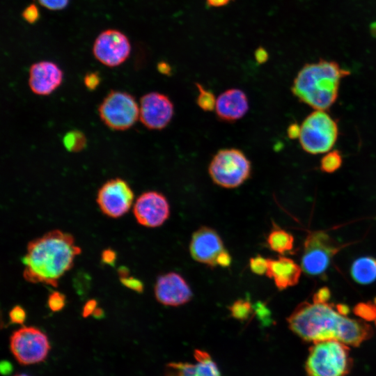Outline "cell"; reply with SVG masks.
<instances>
[{
	"label": "cell",
	"mask_w": 376,
	"mask_h": 376,
	"mask_svg": "<svg viewBox=\"0 0 376 376\" xmlns=\"http://www.w3.org/2000/svg\"><path fill=\"white\" fill-rule=\"evenodd\" d=\"M267 242L271 250L280 254H284L292 249L294 237L285 230L276 227L274 228L269 233Z\"/></svg>",
	"instance_id": "obj_21"
},
{
	"label": "cell",
	"mask_w": 376,
	"mask_h": 376,
	"mask_svg": "<svg viewBox=\"0 0 376 376\" xmlns=\"http://www.w3.org/2000/svg\"><path fill=\"white\" fill-rule=\"evenodd\" d=\"M118 272V274L120 275V278L127 276L129 274V270L125 267H120Z\"/></svg>",
	"instance_id": "obj_44"
},
{
	"label": "cell",
	"mask_w": 376,
	"mask_h": 376,
	"mask_svg": "<svg viewBox=\"0 0 376 376\" xmlns=\"http://www.w3.org/2000/svg\"><path fill=\"white\" fill-rule=\"evenodd\" d=\"M104 124L112 130L124 131L132 127L139 118V107L128 93L111 91L98 107Z\"/></svg>",
	"instance_id": "obj_7"
},
{
	"label": "cell",
	"mask_w": 376,
	"mask_h": 376,
	"mask_svg": "<svg viewBox=\"0 0 376 376\" xmlns=\"http://www.w3.org/2000/svg\"><path fill=\"white\" fill-rule=\"evenodd\" d=\"M224 249L220 235L207 226L196 230L189 243V252L193 259L212 267L216 266L217 257Z\"/></svg>",
	"instance_id": "obj_14"
},
{
	"label": "cell",
	"mask_w": 376,
	"mask_h": 376,
	"mask_svg": "<svg viewBox=\"0 0 376 376\" xmlns=\"http://www.w3.org/2000/svg\"><path fill=\"white\" fill-rule=\"evenodd\" d=\"M26 314L24 309L20 306H14L9 313L11 323L22 324L26 320Z\"/></svg>",
	"instance_id": "obj_31"
},
{
	"label": "cell",
	"mask_w": 376,
	"mask_h": 376,
	"mask_svg": "<svg viewBox=\"0 0 376 376\" xmlns=\"http://www.w3.org/2000/svg\"><path fill=\"white\" fill-rule=\"evenodd\" d=\"M196 86L198 95L196 104L205 111H211L215 109L217 99L214 94L210 90L205 89L201 84L197 83Z\"/></svg>",
	"instance_id": "obj_25"
},
{
	"label": "cell",
	"mask_w": 376,
	"mask_h": 376,
	"mask_svg": "<svg viewBox=\"0 0 376 376\" xmlns=\"http://www.w3.org/2000/svg\"><path fill=\"white\" fill-rule=\"evenodd\" d=\"M39 3L51 10H60L65 8L68 3L69 0H38Z\"/></svg>",
	"instance_id": "obj_32"
},
{
	"label": "cell",
	"mask_w": 376,
	"mask_h": 376,
	"mask_svg": "<svg viewBox=\"0 0 376 376\" xmlns=\"http://www.w3.org/2000/svg\"><path fill=\"white\" fill-rule=\"evenodd\" d=\"M63 143L69 152H79L86 146V138L84 134L79 130H71L63 138Z\"/></svg>",
	"instance_id": "obj_22"
},
{
	"label": "cell",
	"mask_w": 376,
	"mask_h": 376,
	"mask_svg": "<svg viewBox=\"0 0 376 376\" xmlns=\"http://www.w3.org/2000/svg\"><path fill=\"white\" fill-rule=\"evenodd\" d=\"M130 52L131 44L128 38L116 29H107L101 32L93 46L95 58L109 68L121 65L129 57Z\"/></svg>",
	"instance_id": "obj_11"
},
{
	"label": "cell",
	"mask_w": 376,
	"mask_h": 376,
	"mask_svg": "<svg viewBox=\"0 0 376 376\" xmlns=\"http://www.w3.org/2000/svg\"><path fill=\"white\" fill-rule=\"evenodd\" d=\"M63 73L57 64L42 61L31 65L29 74V86L38 95H48L62 83Z\"/></svg>",
	"instance_id": "obj_16"
},
{
	"label": "cell",
	"mask_w": 376,
	"mask_h": 376,
	"mask_svg": "<svg viewBox=\"0 0 376 376\" xmlns=\"http://www.w3.org/2000/svg\"><path fill=\"white\" fill-rule=\"evenodd\" d=\"M22 18L29 24L36 22L40 17V12L35 3L27 6L22 13Z\"/></svg>",
	"instance_id": "obj_29"
},
{
	"label": "cell",
	"mask_w": 376,
	"mask_h": 376,
	"mask_svg": "<svg viewBox=\"0 0 376 376\" xmlns=\"http://www.w3.org/2000/svg\"><path fill=\"white\" fill-rule=\"evenodd\" d=\"M103 315H104L103 310L102 308H98V307L96 308V309L95 310V311L93 313V315L95 318H102L103 316Z\"/></svg>",
	"instance_id": "obj_45"
},
{
	"label": "cell",
	"mask_w": 376,
	"mask_h": 376,
	"mask_svg": "<svg viewBox=\"0 0 376 376\" xmlns=\"http://www.w3.org/2000/svg\"><path fill=\"white\" fill-rule=\"evenodd\" d=\"M343 157L337 150H331L322 157L320 164V170L327 173H332L340 168Z\"/></svg>",
	"instance_id": "obj_23"
},
{
	"label": "cell",
	"mask_w": 376,
	"mask_h": 376,
	"mask_svg": "<svg viewBox=\"0 0 376 376\" xmlns=\"http://www.w3.org/2000/svg\"><path fill=\"white\" fill-rule=\"evenodd\" d=\"M336 308L340 314L345 316H346L350 313V310L348 306L343 304H337Z\"/></svg>",
	"instance_id": "obj_42"
},
{
	"label": "cell",
	"mask_w": 376,
	"mask_h": 376,
	"mask_svg": "<svg viewBox=\"0 0 376 376\" xmlns=\"http://www.w3.org/2000/svg\"><path fill=\"white\" fill-rule=\"evenodd\" d=\"M10 351L22 365L43 361L47 357L50 343L47 335L34 327H22L15 331L10 339Z\"/></svg>",
	"instance_id": "obj_8"
},
{
	"label": "cell",
	"mask_w": 376,
	"mask_h": 376,
	"mask_svg": "<svg viewBox=\"0 0 376 376\" xmlns=\"http://www.w3.org/2000/svg\"><path fill=\"white\" fill-rule=\"evenodd\" d=\"M133 212L139 224L155 228L162 226L169 217L170 205L162 193L148 191L137 198Z\"/></svg>",
	"instance_id": "obj_13"
},
{
	"label": "cell",
	"mask_w": 376,
	"mask_h": 376,
	"mask_svg": "<svg viewBox=\"0 0 376 376\" xmlns=\"http://www.w3.org/2000/svg\"><path fill=\"white\" fill-rule=\"evenodd\" d=\"M249 108V100L246 93L239 88H230L217 98L214 110L220 120L230 123L243 118Z\"/></svg>",
	"instance_id": "obj_18"
},
{
	"label": "cell",
	"mask_w": 376,
	"mask_h": 376,
	"mask_svg": "<svg viewBox=\"0 0 376 376\" xmlns=\"http://www.w3.org/2000/svg\"><path fill=\"white\" fill-rule=\"evenodd\" d=\"M174 114V105L166 95L150 92L141 97L139 119L148 129L161 130L171 121Z\"/></svg>",
	"instance_id": "obj_12"
},
{
	"label": "cell",
	"mask_w": 376,
	"mask_h": 376,
	"mask_svg": "<svg viewBox=\"0 0 376 376\" xmlns=\"http://www.w3.org/2000/svg\"><path fill=\"white\" fill-rule=\"evenodd\" d=\"M81 249L70 233L51 230L29 242L22 263L23 276L32 283L58 286L59 279L74 263Z\"/></svg>",
	"instance_id": "obj_2"
},
{
	"label": "cell",
	"mask_w": 376,
	"mask_h": 376,
	"mask_svg": "<svg viewBox=\"0 0 376 376\" xmlns=\"http://www.w3.org/2000/svg\"><path fill=\"white\" fill-rule=\"evenodd\" d=\"M208 173L216 185L224 188H236L250 178L251 164L242 150L224 148L212 157Z\"/></svg>",
	"instance_id": "obj_5"
},
{
	"label": "cell",
	"mask_w": 376,
	"mask_h": 376,
	"mask_svg": "<svg viewBox=\"0 0 376 376\" xmlns=\"http://www.w3.org/2000/svg\"><path fill=\"white\" fill-rule=\"evenodd\" d=\"M338 127L334 119L324 110H315L301 125L299 138L302 149L312 155L331 150L338 136Z\"/></svg>",
	"instance_id": "obj_6"
},
{
	"label": "cell",
	"mask_w": 376,
	"mask_h": 376,
	"mask_svg": "<svg viewBox=\"0 0 376 376\" xmlns=\"http://www.w3.org/2000/svg\"><path fill=\"white\" fill-rule=\"evenodd\" d=\"M12 370V366L8 361H2L1 363V371L3 374H8Z\"/></svg>",
	"instance_id": "obj_43"
},
{
	"label": "cell",
	"mask_w": 376,
	"mask_h": 376,
	"mask_svg": "<svg viewBox=\"0 0 376 376\" xmlns=\"http://www.w3.org/2000/svg\"><path fill=\"white\" fill-rule=\"evenodd\" d=\"M375 325H376V322H375Z\"/></svg>",
	"instance_id": "obj_49"
},
{
	"label": "cell",
	"mask_w": 376,
	"mask_h": 376,
	"mask_svg": "<svg viewBox=\"0 0 376 376\" xmlns=\"http://www.w3.org/2000/svg\"><path fill=\"white\" fill-rule=\"evenodd\" d=\"M331 297V292L328 288L323 287L318 290L313 297V302L316 304L327 303Z\"/></svg>",
	"instance_id": "obj_34"
},
{
	"label": "cell",
	"mask_w": 376,
	"mask_h": 376,
	"mask_svg": "<svg viewBox=\"0 0 376 376\" xmlns=\"http://www.w3.org/2000/svg\"><path fill=\"white\" fill-rule=\"evenodd\" d=\"M290 330L308 342L337 340L357 347L373 335L365 322L340 314L332 304H299L287 318Z\"/></svg>",
	"instance_id": "obj_1"
},
{
	"label": "cell",
	"mask_w": 376,
	"mask_h": 376,
	"mask_svg": "<svg viewBox=\"0 0 376 376\" xmlns=\"http://www.w3.org/2000/svg\"><path fill=\"white\" fill-rule=\"evenodd\" d=\"M352 359L349 347L337 340L314 343L306 362L308 376H345Z\"/></svg>",
	"instance_id": "obj_4"
},
{
	"label": "cell",
	"mask_w": 376,
	"mask_h": 376,
	"mask_svg": "<svg viewBox=\"0 0 376 376\" xmlns=\"http://www.w3.org/2000/svg\"><path fill=\"white\" fill-rule=\"evenodd\" d=\"M155 298L160 304L178 306L189 302L193 296L186 280L176 272L159 276L155 285Z\"/></svg>",
	"instance_id": "obj_15"
},
{
	"label": "cell",
	"mask_w": 376,
	"mask_h": 376,
	"mask_svg": "<svg viewBox=\"0 0 376 376\" xmlns=\"http://www.w3.org/2000/svg\"><path fill=\"white\" fill-rule=\"evenodd\" d=\"M301 268L292 259L280 256L268 259L266 275L273 279L278 289L283 290L296 285L300 278Z\"/></svg>",
	"instance_id": "obj_19"
},
{
	"label": "cell",
	"mask_w": 376,
	"mask_h": 376,
	"mask_svg": "<svg viewBox=\"0 0 376 376\" xmlns=\"http://www.w3.org/2000/svg\"><path fill=\"white\" fill-rule=\"evenodd\" d=\"M84 83L88 90H95L100 83V77L96 72H88L84 78Z\"/></svg>",
	"instance_id": "obj_33"
},
{
	"label": "cell",
	"mask_w": 376,
	"mask_h": 376,
	"mask_svg": "<svg viewBox=\"0 0 376 376\" xmlns=\"http://www.w3.org/2000/svg\"><path fill=\"white\" fill-rule=\"evenodd\" d=\"M374 303H375V304L376 305V297H375V299H374Z\"/></svg>",
	"instance_id": "obj_48"
},
{
	"label": "cell",
	"mask_w": 376,
	"mask_h": 376,
	"mask_svg": "<svg viewBox=\"0 0 376 376\" xmlns=\"http://www.w3.org/2000/svg\"><path fill=\"white\" fill-rule=\"evenodd\" d=\"M157 69L159 72L164 75H169L171 72V66L166 62H160L157 64Z\"/></svg>",
	"instance_id": "obj_41"
},
{
	"label": "cell",
	"mask_w": 376,
	"mask_h": 376,
	"mask_svg": "<svg viewBox=\"0 0 376 376\" xmlns=\"http://www.w3.org/2000/svg\"><path fill=\"white\" fill-rule=\"evenodd\" d=\"M230 315L238 320L249 319L253 313V306L249 301L240 299L235 301L229 307Z\"/></svg>",
	"instance_id": "obj_24"
},
{
	"label": "cell",
	"mask_w": 376,
	"mask_h": 376,
	"mask_svg": "<svg viewBox=\"0 0 376 376\" xmlns=\"http://www.w3.org/2000/svg\"><path fill=\"white\" fill-rule=\"evenodd\" d=\"M351 276L360 284H370L376 280V259L370 256L357 258L352 265Z\"/></svg>",
	"instance_id": "obj_20"
},
{
	"label": "cell",
	"mask_w": 376,
	"mask_h": 376,
	"mask_svg": "<svg viewBox=\"0 0 376 376\" xmlns=\"http://www.w3.org/2000/svg\"><path fill=\"white\" fill-rule=\"evenodd\" d=\"M354 314L366 321L376 320V305L371 302L359 303L354 308Z\"/></svg>",
	"instance_id": "obj_26"
},
{
	"label": "cell",
	"mask_w": 376,
	"mask_h": 376,
	"mask_svg": "<svg viewBox=\"0 0 376 376\" xmlns=\"http://www.w3.org/2000/svg\"><path fill=\"white\" fill-rule=\"evenodd\" d=\"M47 304L51 311H60L65 305V297L59 292H53L49 295Z\"/></svg>",
	"instance_id": "obj_28"
},
{
	"label": "cell",
	"mask_w": 376,
	"mask_h": 376,
	"mask_svg": "<svg viewBox=\"0 0 376 376\" xmlns=\"http://www.w3.org/2000/svg\"><path fill=\"white\" fill-rule=\"evenodd\" d=\"M251 271L257 275L266 274L268 267V259L258 255L249 260Z\"/></svg>",
	"instance_id": "obj_27"
},
{
	"label": "cell",
	"mask_w": 376,
	"mask_h": 376,
	"mask_svg": "<svg viewBox=\"0 0 376 376\" xmlns=\"http://www.w3.org/2000/svg\"><path fill=\"white\" fill-rule=\"evenodd\" d=\"M194 356L196 363H169L165 368V376H221L217 363L207 352L195 350Z\"/></svg>",
	"instance_id": "obj_17"
},
{
	"label": "cell",
	"mask_w": 376,
	"mask_h": 376,
	"mask_svg": "<svg viewBox=\"0 0 376 376\" xmlns=\"http://www.w3.org/2000/svg\"><path fill=\"white\" fill-rule=\"evenodd\" d=\"M121 283L126 288L141 293L143 291V284L138 279L132 276L120 278Z\"/></svg>",
	"instance_id": "obj_30"
},
{
	"label": "cell",
	"mask_w": 376,
	"mask_h": 376,
	"mask_svg": "<svg viewBox=\"0 0 376 376\" xmlns=\"http://www.w3.org/2000/svg\"><path fill=\"white\" fill-rule=\"evenodd\" d=\"M15 376H29V375H24V374H20V375H15Z\"/></svg>",
	"instance_id": "obj_47"
},
{
	"label": "cell",
	"mask_w": 376,
	"mask_h": 376,
	"mask_svg": "<svg viewBox=\"0 0 376 376\" xmlns=\"http://www.w3.org/2000/svg\"><path fill=\"white\" fill-rule=\"evenodd\" d=\"M231 263V256L224 249L217 257L216 261V266H220L222 267H228Z\"/></svg>",
	"instance_id": "obj_35"
},
{
	"label": "cell",
	"mask_w": 376,
	"mask_h": 376,
	"mask_svg": "<svg viewBox=\"0 0 376 376\" xmlns=\"http://www.w3.org/2000/svg\"><path fill=\"white\" fill-rule=\"evenodd\" d=\"M268 52L263 47H259L255 51V58L258 63H264L268 60Z\"/></svg>",
	"instance_id": "obj_39"
},
{
	"label": "cell",
	"mask_w": 376,
	"mask_h": 376,
	"mask_svg": "<svg viewBox=\"0 0 376 376\" xmlns=\"http://www.w3.org/2000/svg\"><path fill=\"white\" fill-rule=\"evenodd\" d=\"M97 302L95 299H90L84 304L82 310V316L87 318L89 315H93V312L96 309Z\"/></svg>",
	"instance_id": "obj_37"
},
{
	"label": "cell",
	"mask_w": 376,
	"mask_h": 376,
	"mask_svg": "<svg viewBox=\"0 0 376 376\" xmlns=\"http://www.w3.org/2000/svg\"><path fill=\"white\" fill-rule=\"evenodd\" d=\"M233 0H206V3L210 7L219 8L228 5Z\"/></svg>",
	"instance_id": "obj_40"
},
{
	"label": "cell",
	"mask_w": 376,
	"mask_h": 376,
	"mask_svg": "<svg viewBox=\"0 0 376 376\" xmlns=\"http://www.w3.org/2000/svg\"><path fill=\"white\" fill-rule=\"evenodd\" d=\"M350 72L334 61L306 63L295 77L291 91L301 102L315 110H327L336 102L343 78Z\"/></svg>",
	"instance_id": "obj_3"
},
{
	"label": "cell",
	"mask_w": 376,
	"mask_h": 376,
	"mask_svg": "<svg viewBox=\"0 0 376 376\" xmlns=\"http://www.w3.org/2000/svg\"><path fill=\"white\" fill-rule=\"evenodd\" d=\"M101 258L104 263L113 265L116 260V253L110 249H105L102 251Z\"/></svg>",
	"instance_id": "obj_36"
},
{
	"label": "cell",
	"mask_w": 376,
	"mask_h": 376,
	"mask_svg": "<svg viewBox=\"0 0 376 376\" xmlns=\"http://www.w3.org/2000/svg\"><path fill=\"white\" fill-rule=\"evenodd\" d=\"M370 29L372 36L376 37V22H373L371 24Z\"/></svg>",
	"instance_id": "obj_46"
},
{
	"label": "cell",
	"mask_w": 376,
	"mask_h": 376,
	"mask_svg": "<svg viewBox=\"0 0 376 376\" xmlns=\"http://www.w3.org/2000/svg\"><path fill=\"white\" fill-rule=\"evenodd\" d=\"M134 200V193L129 184L116 178L104 182L97 194V203L105 215L118 218L127 213Z\"/></svg>",
	"instance_id": "obj_10"
},
{
	"label": "cell",
	"mask_w": 376,
	"mask_h": 376,
	"mask_svg": "<svg viewBox=\"0 0 376 376\" xmlns=\"http://www.w3.org/2000/svg\"><path fill=\"white\" fill-rule=\"evenodd\" d=\"M288 136L291 139H299L301 134V125L297 123H292L287 130Z\"/></svg>",
	"instance_id": "obj_38"
},
{
	"label": "cell",
	"mask_w": 376,
	"mask_h": 376,
	"mask_svg": "<svg viewBox=\"0 0 376 376\" xmlns=\"http://www.w3.org/2000/svg\"><path fill=\"white\" fill-rule=\"evenodd\" d=\"M340 249V245L328 234L322 231L309 233L304 242L301 269L311 276L322 274Z\"/></svg>",
	"instance_id": "obj_9"
}]
</instances>
